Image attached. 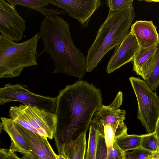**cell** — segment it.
Returning <instances> with one entry per match:
<instances>
[{
	"label": "cell",
	"mask_w": 159,
	"mask_h": 159,
	"mask_svg": "<svg viewBox=\"0 0 159 159\" xmlns=\"http://www.w3.org/2000/svg\"><path fill=\"white\" fill-rule=\"evenodd\" d=\"M133 0H108L106 3L110 11L119 10L130 3Z\"/></svg>",
	"instance_id": "obj_24"
},
{
	"label": "cell",
	"mask_w": 159,
	"mask_h": 159,
	"mask_svg": "<svg viewBox=\"0 0 159 159\" xmlns=\"http://www.w3.org/2000/svg\"><path fill=\"white\" fill-rule=\"evenodd\" d=\"M98 133L96 159H125V152L120 149L114 141L113 146L108 147L104 137Z\"/></svg>",
	"instance_id": "obj_16"
},
{
	"label": "cell",
	"mask_w": 159,
	"mask_h": 159,
	"mask_svg": "<svg viewBox=\"0 0 159 159\" xmlns=\"http://www.w3.org/2000/svg\"><path fill=\"white\" fill-rule=\"evenodd\" d=\"M9 3L15 6L20 5L33 10L36 8L45 7L49 4L48 0H7Z\"/></svg>",
	"instance_id": "obj_22"
},
{
	"label": "cell",
	"mask_w": 159,
	"mask_h": 159,
	"mask_svg": "<svg viewBox=\"0 0 159 159\" xmlns=\"http://www.w3.org/2000/svg\"><path fill=\"white\" fill-rule=\"evenodd\" d=\"M122 102L123 94L120 91L111 104L103 105L96 110L91 120L90 125L104 137L108 147L113 146L116 138L127 132L124 122L126 112L119 109Z\"/></svg>",
	"instance_id": "obj_5"
},
{
	"label": "cell",
	"mask_w": 159,
	"mask_h": 159,
	"mask_svg": "<svg viewBox=\"0 0 159 159\" xmlns=\"http://www.w3.org/2000/svg\"><path fill=\"white\" fill-rule=\"evenodd\" d=\"M49 4L64 10L71 17L77 20L84 28L90 18L102 4L100 0H48Z\"/></svg>",
	"instance_id": "obj_10"
},
{
	"label": "cell",
	"mask_w": 159,
	"mask_h": 159,
	"mask_svg": "<svg viewBox=\"0 0 159 159\" xmlns=\"http://www.w3.org/2000/svg\"><path fill=\"white\" fill-rule=\"evenodd\" d=\"M34 10L40 13L45 17L52 16H55L59 14H66V12L64 10H58L57 9H54L52 8L48 9L45 7L36 8Z\"/></svg>",
	"instance_id": "obj_25"
},
{
	"label": "cell",
	"mask_w": 159,
	"mask_h": 159,
	"mask_svg": "<svg viewBox=\"0 0 159 159\" xmlns=\"http://www.w3.org/2000/svg\"><path fill=\"white\" fill-rule=\"evenodd\" d=\"M17 155L9 149L1 148L0 159H16Z\"/></svg>",
	"instance_id": "obj_26"
},
{
	"label": "cell",
	"mask_w": 159,
	"mask_h": 159,
	"mask_svg": "<svg viewBox=\"0 0 159 159\" xmlns=\"http://www.w3.org/2000/svg\"><path fill=\"white\" fill-rule=\"evenodd\" d=\"M144 81L153 92L157 90L159 85V44L157 50L156 61L154 66Z\"/></svg>",
	"instance_id": "obj_21"
},
{
	"label": "cell",
	"mask_w": 159,
	"mask_h": 159,
	"mask_svg": "<svg viewBox=\"0 0 159 159\" xmlns=\"http://www.w3.org/2000/svg\"><path fill=\"white\" fill-rule=\"evenodd\" d=\"M38 33L44 47L37 58L46 53L53 61V73L81 80L86 71L85 57L74 44L69 23L58 15L47 16L42 20Z\"/></svg>",
	"instance_id": "obj_2"
},
{
	"label": "cell",
	"mask_w": 159,
	"mask_h": 159,
	"mask_svg": "<svg viewBox=\"0 0 159 159\" xmlns=\"http://www.w3.org/2000/svg\"><path fill=\"white\" fill-rule=\"evenodd\" d=\"M1 124L3 130L10 137L11 143L9 149L12 152L23 154H30L32 150L17 129L16 123L11 118L1 117Z\"/></svg>",
	"instance_id": "obj_15"
},
{
	"label": "cell",
	"mask_w": 159,
	"mask_h": 159,
	"mask_svg": "<svg viewBox=\"0 0 159 159\" xmlns=\"http://www.w3.org/2000/svg\"><path fill=\"white\" fill-rule=\"evenodd\" d=\"M142 137V135H129L127 132L116 138L114 141L120 149L126 152L140 147Z\"/></svg>",
	"instance_id": "obj_18"
},
{
	"label": "cell",
	"mask_w": 159,
	"mask_h": 159,
	"mask_svg": "<svg viewBox=\"0 0 159 159\" xmlns=\"http://www.w3.org/2000/svg\"><path fill=\"white\" fill-rule=\"evenodd\" d=\"M26 21L19 14L15 6L0 0V32L1 35L14 42L22 39Z\"/></svg>",
	"instance_id": "obj_9"
},
{
	"label": "cell",
	"mask_w": 159,
	"mask_h": 159,
	"mask_svg": "<svg viewBox=\"0 0 159 159\" xmlns=\"http://www.w3.org/2000/svg\"><path fill=\"white\" fill-rule=\"evenodd\" d=\"M135 37L139 48H145L159 43V34L152 20H136L130 31Z\"/></svg>",
	"instance_id": "obj_14"
},
{
	"label": "cell",
	"mask_w": 159,
	"mask_h": 159,
	"mask_svg": "<svg viewBox=\"0 0 159 159\" xmlns=\"http://www.w3.org/2000/svg\"><path fill=\"white\" fill-rule=\"evenodd\" d=\"M86 133L70 141L65 146L64 154L69 159H85L86 147Z\"/></svg>",
	"instance_id": "obj_17"
},
{
	"label": "cell",
	"mask_w": 159,
	"mask_h": 159,
	"mask_svg": "<svg viewBox=\"0 0 159 159\" xmlns=\"http://www.w3.org/2000/svg\"><path fill=\"white\" fill-rule=\"evenodd\" d=\"M56 98V128L54 135L58 155L66 145L87 132L95 112L102 105L101 90L86 81L67 85Z\"/></svg>",
	"instance_id": "obj_1"
},
{
	"label": "cell",
	"mask_w": 159,
	"mask_h": 159,
	"mask_svg": "<svg viewBox=\"0 0 159 159\" xmlns=\"http://www.w3.org/2000/svg\"><path fill=\"white\" fill-rule=\"evenodd\" d=\"M129 80L138 103L137 118L148 133H153L159 118V96L145 81L134 77H130Z\"/></svg>",
	"instance_id": "obj_7"
},
{
	"label": "cell",
	"mask_w": 159,
	"mask_h": 159,
	"mask_svg": "<svg viewBox=\"0 0 159 159\" xmlns=\"http://www.w3.org/2000/svg\"><path fill=\"white\" fill-rule=\"evenodd\" d=\"M98 136L97 131L90 125L88 148L85 159H96Z\"/></svg>",
	"instance_id": "obj_20"
},
{
	"label": "cell",
	"mask_w": 159,
	"mask_h": 159,
	"mask_svg": "<svg viewBox=\"0 0 159 159\" xmlns=\"http://www.w3.org/2000/svg\"><path fill=\"white\" fill-rule=\"evenodd\" d=\"M16 159H40L37 156L34 154L32 152L30 154H23L22 157L20 158L17 156Z\"/></svg>",
	"instance_id": "obj_27"
},
{
	"label": "cell",
	"mask_w": 159,
	"mask_h": 159,
	"mask_svg": "<svg viewBox=\"0 0 159 159\" xmlns=\"http://www.w3.org/2000/svg\"><path fill=\"white\" fill-rule=\"evenodd\" d=\"M145 1L146 2H159V1Z\"/></svg>",
	"instance_id": "obj_31"
},
{
	"label": "cell",
	"mask_w": 159,
	"mask_h": 159,
	"mask_svg": "<svg viewBox=\"0 0 159 159\" xmlns=\"http://www.w3.org/2000/svg\"><path fill=\"white\" fill-rule=\"evenodd\" d=\"M139 48L135 37L129 32L121 43L115 48L107 63L106 68L107 72L111 73L133 61Z\"/></svg>",
	"instance_id": "obj_11"
},
{
	"label": "cell",
	"mask_w": 159,
	"mask_h": 159,
	"mask_svg": "<svg viewBox=\"0 0 159 159\" xmlns=\"http://www.w3.org/2000/svg\"><path fill=\"white\" fill-rule=\"evenodd\" d=\"M154 133L157 137L159 139V118L156 125Z\"/></svg>",
	"instance_id": "obj_29"
},
{
	"label": "cell",
	"mask_w": 159,
	"mask_h": 159,
	"mask_svg": "<svg viewBox=\"0 0 159 159\" xmlns=\"http://www.w3.org/2000/svg\"><path fill=\"white\" fill-rule=\"evenodd\" d=\"M151 153L152 152L140 147L132 152H125V158L129 159H147Z\"/></svg>",
	"instance_id": "obj_23"
},
{
	"label": "cell",
	"mask_w": 159,
	"mask_h": 159,
	"mask_svg": "<svg viewBox=\"0 0 159 159\" xmlns=\"http://www.w3.org/2000/svg\"><path fill=\"white\" fill-rule=\"evenodd\" d=\"M159 43L150 47L139 48L134 59L133 70L145 80L152 70L156 61L157 50Z\"/></svg>",
	"instance_id": "obj_13"
},
{
	"label": "cell",
	"mask_w": 159,
	"mask_h": 159,
	"mask_svg": "<svg viewBox=\"0 0 159 159\" xmlns=\"http://www.w3.org/2000/svg\"><path fill=\"white\" fill-rule=\"evenodd\" d=\"M147 159H159V152H153Z\"/></svg>",
	"instance_id": "obj_28"
},
{
	"label": "cell",
	"mask_w": 159,
	"mask_h": 159,
	"mask_svg": "<svg viewBox=\"0 0 159 159\" xmlns=\"http://www.w3.org/2000/svg\"><path fill=\"white\" fill-rule=\"evenodd\" d=\"M125 159H129L126 158H125Z\"/></svg>",
	"instance_id": "obj_32"
},
{
	"label": "cell",
	"mask_w": 159,
	"mask_h": 159,
	"mask_svg": "<svg viewBox=\"0 0 159 159\" xmlns=\"http://www.w3.org/2000/svg\"><path fill=\"white\" fill-rule=\"evenodd\" d=\"M142 136L140 147L152 152H159V139L154 132Z\"/></svg>",
	"instance_id": "obj_19"
},
{
	"label": "cell",
	"mask_w": 159,
	"mask_h": 159,
	"mask_svg": "<svg viewBox=\"0 0 159 159\" xmlns=\"http://www.w3.org/2000/svg\"><path fill=\"white\" fill-rule=\"evenodd\" d=\"M57 159H69L66 156L62 155H57Z\"/></svg>",
	"instance_id": "obj_30"
},
{
	"label": "cell",
	"mask_w": 159,
	"mask_h": 159,
	"mask_svg": "<svg viewBox=\"0 0 159 159\" xmlns=\"http://www.w3.org/2000/svg\"><path fill=\"white\" fill-rule=\"evenodd\" d=\"M20 102L23 105L37 107L55 113L56 98L33 93L23 84H6L0 89V105L13 102Z\"/></svg>",
	"instance_id": "obj_8"
},
{
	"label": "cell",
	"mask_w": 159,
	"mask_h": 159,
	"mask_svg": "<svg viewBox=\"0 0 159 159\" xmlns=\"http://www.w3.org/2000/svg\"><path fill=\"white\" fill-rule=\"evenodd\" d=\"M16 124L17 129L34 154L40 159H57V155L53 150L47 138L29 130L16 123Z\"/></svg>",
	"instance_id": "obj_12"
},
{
	"label": "cell",
	"mask_w": 159,
	"mask_h": 159,
	"mask_svg": "<svg viewBox=\"0 0 159 159\" xmlns=\"http://www.w3.org/2000/svg\"><path fill=\"white\" fill-rule=\"evenodd\" d=\"M9 112L10 118L26 129L45 138H53L57 124L55 114L22 104L11 107Z\"/></svg>",
	"instance_id": "obj_6"
},
{
	"label": "cell",
	"mask_w": 159,
	"mask_h": 159,
	"mask_svg": "<svg viewBox=\"0 0 159 159\" xmlns=\"http://www.w3.org/2000/svg\"><path fill=\"white\" fill-rule=\"evenodd\" d=\"M38 33L21 43L0 35V78L19 76L24 69L37 65Z\"/></svg>",
	"instance_id": "obj_4"
},
{
	"label": "cell",
	"mask_w": 159,
	"mask_h": 159,
	"mask_svg": "<svg viewBox=\"0 0 159 159\" xmlns=\"http://www.w3.org/2000/svg\"></svg>",
	"instance_id": "obj_33"
},
{
	"label": "cell",
	"mask_w": 159,
	"mask_h": 159,
	"mask_svg": "<svg viewBox=\"0 0 159 159\" xmlns=\"http://www.w3.org/2000/svg\"><path fill=\"white\" fill-rule=\"evenodd\" d=\"M135 16L133 2L119 10L109 11L88 50L86 72H91L108 52L121 43L129 32Z\"/></svg>",
	"instance_id": "obj_3"
}]
</instances>
